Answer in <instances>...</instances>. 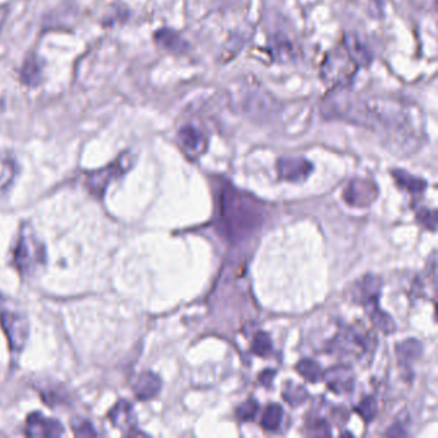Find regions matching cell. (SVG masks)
Returning <instances> with one entry per match:
<instances>
[{
	"instance_id": "obj_2",
	"label": "cell",
	"mask_w": 438,
	"mask_h": 438,
	"mask_svg": "<svg viewBox=\"0 0 438 438\" xmlns=\"http://www.w3.org/2000/svg\"><path fill=\"white\" fill-rule=\"evenodd\" d=\"M263 223V214L256 203L239 193L237 189L224 185L219 198V228L230 241L243 239Z\"/></svg>"
},
{
	"instance_id": "obj_24",
	"label": "cell",
	"mask_w": 438,
	"mask_h": 438,
	"mask_svg": "<svg viewBox=\"0 0 438 438\" xmlns=\"http://www.w3.org/2000/svg\"><path fill=\"white\" fill-rule=\"evenodd\" d=\"M355 411L367 423H370L371 420H374L376 415V398L371 396L362 398L360 403L355 406Z\"/></svg>"
},
{
	"instance_id": "obj_16",
	"label": "cell",
	"mask_w": 438,
	"mask_h": 438,
	"mask_svg": "<svg viewBox=\"0 0 438 438\" xmlns=\"http://www.w3.org/2000/svg\"><path fill=\"white\" fill-rule=\"evenodd\" d=\"M396 354L398 364L403 368H410L411 364L423 354V346L415 338H409L397 345Z\"/></svg>"
},
{
	"instance_id": "obj_18",
	"label": "cell",
	"mask_w": 438,
	"mask_h": 438,
	"mask_svg": "<svg viewBox=\"0 0 438 438\" xmlns=\"http://www.w3.org/2000/svg\"><path fill=\"white\" fill-rule=\"evenodd\" d=\"M154 39L159 45L170 52L180 53L185 49V42L183 40V38L179 34H176L173 30H160L156 33Z\"/></svg>"
},
{
	"instance_id": "obj_7",
	"label": "cell",
	"mask_w": 438,
	"mask_h": 438,
	"mask_svg": "<svg viewBox=\"0 0 438 438\" xmlns=\"http://www.w3.org/2000/svg\"><path fill=\"white\" fill-rule=\"evenodd\" d=\"M130 167H132V156L129 154H121L115 162L86 175L83 183L85 188L89 190L91 195L97 198H103L105 190L110 187L112 181L119 179L120 176L125 174Z\"/></svg>"
},
{
	"instance_id": "obj_25",
	"label": "cell",
	"mask_w": 438,
	"mask_h": 438,
	"mask_svg": "<svg viewBox=\"0 0 438 438\" xmlns=\"http://www.w3.org/2000/svg\"><path fill=\"white\" fill-rule=\"evenodd\" d=\"M258 411V403L253 398L247 400L246 403L239 405L236 414L241 422H250L253 420Z\"/></svg>"
},
{
	"instance_id": "obj_8",
	"label": "cell",
	"mask_w": 438,
	"mask_h": 438,
	"mask_svg": "<svg viewBox=\"0 0 438 438\" xmlns=\"http://www.w3.org/2000/svg\"><path fill=\"white\" fill-rule=\"evenodd\" d=\"M0 324L7 335L11 350L13 352H21L30 332L28 319L21 313L3 311L0 313Z\"/></svg>"
},
{
	"instance_id": "obj_5",
	"label": "cell",
	"mask_w": 438,
	"mask_h": 438,
	"mask_svg": "<svg viewBox=\"0 0 438 438\" xmlns=\"http://www.w3.org/2000/svg\"><path fill=\"white\" fill-rule=\"evenodd\" d=\"M13 263L18 272L25 275L33 274L45 264V248L28 225H25L20 233L14 248Z\"/></svg>"
},
{
	"instance_id": "obj_6",
	"label": "cell",
	"mask_w": 438,
	"mask_h": 438,
	"mask_svg": "<svg viewBox=\"0 0 438 438\" xmlns=\"http://www.w3.org/2000/svg\"><path fill=\"white\" fill-rule=\"evenodd\" d=\"M333 348L342 355L354 359H362L371 355L376 348V340L373 334L362 325H348L342 328L340 333L334 337Z\"/></svg>"
},
{
	"instance_id": "obj_12",
	"label": "cell",
	"mask_w": 438,
	"mask_h": 438,
	"mask_svg": "<svg viewBox=\"0 0 438 438\" xmlns=\"http://www.w3.org/2000/svg\"><path fill=\"white\" fill-rule=\"evenodd\" d=\"M26 434L30 437H59L63 434V427L54 419L34 413L28 417Z\"/></svg>"
},
{
	"instance_id": "obj_3",
	"label": "cell",
	"mask_w": 438,
	"mask_h": 438,
	"mask_svg": "<svg viewBox=\"0 0 438 438\" xmlns=\"http://www.w3.org/2000/svg\"><path fill=\"white\" fill-rule=\"evenodd\" d=\"M360 67L362 64L357 58L341 42L324 57L320 66V76L330 88L345 86L354 79Z\"/></svg>"
},
{
	"instance_id": "obj_11",
	"label": "cell",
	"mask_w": 438,
	"mask_h": 438,
	"mask_svg": "<svg viewBox=\"0 0 438 438\" xmlns=\"http://www.w3.org/2000/svg\"><path fill=\"white\" fill-rule=\"evenodd\" d=\"M321 379L327 383L328 388L333 391L337 395L348 393L354 388L355 384V373L348 365H337L328 369Z\"/></svg>"
},
{
	"instance_id": "obj_27",
	"label": "cell",
	"mask_w": 438,
	"mask_h": 438,
	"mask_svg": "<svg viewBox=\"0 0 438 438\" xmlns=\"http://www.w3.org/2000/svg\"><path fill=\"white\" fill-rule=\"evenodd\" d=\"M72 431L75 432V436H77V437H93V436L97 434L91 423L85 422V420L72 423Z\"/></svg>"
},
{
	"instance_id": "obj_28",
	"label": "cell",
	"mask_w": 438,
	"mask_h": 438,
	"mask_svg": "<svg viewBox=\"0 0 438 438\" xmlns=\"http://www.w3.org/2000/svg\"><path fill=\"white\" fill-rule=\"evenodd\" d=\"M13 179V167L11 163H0V190L6 188Z\"/></svg>"
},
{
	"instance_id": "obj_13",
	"label": "cell",
	"mask_w": 438,
	"mask_h": 438,
	"mask_svg": "<svg viewBox=\"0 0 438 438\" xmlns=\"http://www.w3.org/2000/svg\"><path fill=\"white\" fill-rule=\"evenodd\" d=\"M278 174L287 181H304L313 173V165L305 159L284 157L277 163Z\"/></svg>"
},
{
	"instance_id": "obj_29",
	"label": "cell",
	"mask_w": 438,
	"mask_h": 438,
	"mask_svg": "<svg viewBox=\"0 0 438 438\" xmlns=\"http://www.w3.org/2000/svg\"><path fill=\"white\" fill-rule=\"evenodd\" d=\"M313 434L315 436H330V428L324 420H318L313 425Z\"/></svg>"
},
{
	"instance_id": "obj_9",
	"label": "cell",
	"mask_w": 438,
	"mask_h": 438,
	"mask_svg": "<svg viewBox=\"0 0 438 438\" xmlns=\"http://www.w3.org/2000/svg\"><path fill=\"white\" fill-rule=\"evenodd\" d=\"M178 143L181 151L188 156L189 159L195 160L201 157L207 151L209 139L204 132H202L198 126L187 124L181 126L178 132Z\"/></svg>"
},
{
	"instance_id": "obj_19",
	"label": "cell",
	"mask_w": 438,
	"mask_h": 438,
	"mask_svg": "<svg viewBox=\"0 0 438 438\" xmlns=\"http://www.w3.org/2000/svg\"><path fill=\"white\" fill-rule=\"evenodd\" d=\"M283 419V408L279 403H270L261 417V425L266 431H277Z\"/></svg>"
},
{
	"instance_id": "obj_10",
	"label": "cell",
	"mask_w": 438,
	"mask_h": 438,
	"mask_svg": "<svg viewBox=\"0 0 438 438\" xmlns=\"http://www.w3.org/2000/svg\"><path fill=\"white\" fill-rule=\"evenodd\" d=\"M378 188L373 181L355 179L348 184L343 192V200L354 207H367L376 201Z\"/></svg>"
},
{
	"instance_id": "obj_1",
	"label": "cell",
	"mask_w": 438,
	"mask_h": 438,
	"mask_svg": "<svg viewBox=\"0 0 438 438\" xmlns=\"http://www.w3.org/2000/svg\"><path fill=\"white\" fill-rule=\"evenodd\" d=\"M348 117L376 130L393 132V135H406L408 130H411L413 121L417 120L408 105L391 99L368 98L348 102Z\"/></svg>"
},
{
	"instance_id": "obj_17",
	"label": "cell",
	"mask_w": 438,
	"mask_h": 438,
	"mask_svg": "<svg viewBox=\"0 0 438 438\" xmlns=\"http://www.w3.org/2000/svg\"><path fill=\"white\" fill-rule=\"evenodd\" d=\"M392 175L401 188L406 189L413 195H422L427 189V183L423 179H419L403 170H393Z\"/></svg>"
},
{
	"instance_id": "obj_31",
	"label": "cell",
	"mask_w": 438,
	"mask_h": 438,
	"mask_svg": "<svg viewBox=\"0 0 438 438\" xmlns=\"http://www.w3.org/2000/svg\"><path fill=\"white\" fill-rule=\"evenodd\" d=\"M388 436H393V437H398V436H406V432L403 431V427L400 425H395L391 427L390 431H388Z\"/></svg>"
},
{
	"instance_id": "obj_30",
	"label": "cell",
	"mask_w": 438,
	"mask_h": 438,
	"mask_svg": "<svg viewBox=\"0 0 438 438\" xmlns=\"http://www.w3.org/2000/svg\"><path fill=\"white\" fill-rule=\"evenodd\" d=\"M274 376H275V371L272 369H267L260 374V381H261V383H264L265 386H270L272 379H274Z\"/></svg>"
},
{
	"instance_id": "obj_23",
	"label": "cell",
	"mask_w": 438,
	"mask_h": 438,
	"mask_svg": "<svg viewBox=\"0 0 438 438\" xmlns=\"http://www.w3.org/2000/svg\"><path fill=\"white\" fill-rule=\"evenodd\" d=\"M272 342L269 334L264 333V332L256 333V335L253 337V342H252L253 354L260 356V357H266L272 352Z\"/></svg>"
},
{
	"instance_id": "obj_26",
	"label": "cell",
	"mask_w": 438,
	"mask_h": 438,
	"mask_svg": "<svg viewBox=\"0 0 438 438\" xmlns=\"http://www.w3.org/2000/svg\"><path fill=\"white\" fill-rule=\"evenodd\" d=\"M417 219L419 223L423 224L427 229L436 231L437 226V212L433 209H422L417 211Z\"/></svg>"
},
{
	"instance_id": "obj_14",
	"label": "cell",
	"mask_w": 438,
	"mask_h": 438,
	"mask_svg": "<svg viewBox=\"0 0 438 438\" xmlns=\"http://www.w3.org/2000/svg\"><path fill=\"white\" fill-rule=\"evenodd\" d=\"M162 382L160 376H156L152 371H144L132 383V392L140 401L152 400L160 393Z\"/></svg>"
},
{
	"instance_id": "obj_22",
	"label": "cell",
	"mask_w": 438,
	"mask_h": 438,
	"mask_svg": "<svg viewBox=\"0 0 438 438\" xmlns=\"http://www.w3.org/2000/svg\"><path fill=\"white\" fill-rule=\"evenodd\" d=\"M297 371L301 376L306 379L307 382L318 383L321 381V369H320L318 362H313L311 359H304L297 364Z\"/></svg>"
},
{
	"instance_id": "obj_4",
	"label": "cell",
	"mask_w": 438,
	"mask_h": 438,
	"mask_svg": "<svg viewBox=\"0 0 438 438\" xmlns=\"http://www.w3.org/2000/svg\"><path fill=\"white\" fill-rule=\"evenodd\" d=\"M381 288V279L369 274L362 278L360 283H357V301L368 311L373 325L384 334H391L396 330V325L390 315L382 311L379 307Z\"/></svg>"
},
{
	"instance_id": "obj_15",
	"label": "cell",
	"mask_w": 438,
	"mask_h": 438,
	"mask_svg": "<svg viewBox=\"0 0 438 438\" xmlns=\"http://www.w3.org/2000/svg\"><path fill=\"white\" fill-rule=\"evenodd\" d=\"M110 420L112 425L117 427L122 431L134 430L135 425V415L132 410V403L127 401H120L111 411H110Z\"/></svg>"
},
{
	"instance_id": "obj_21",
	"label": "cell",
	"mask_w": 438,
	"mask_h": 438,
	"mask_svg": "<svg viewBox=\"0 0 438 438\" xmlns=\"http://www.w3.org/2000/svg\"><path fill=\"white\" fill-rule=\"evenodd\" d=\"M282 396L284 398V401L289 403L291 406H299L302 403H305L309 397L307 391L299 386V384H294V383H287L283 392H282Z\"/></svg>"
},
{
	"instance_id": "obj_20",
	"label": "cell",
	"mask_w": 438,
	"mask_h": 438,
	"mask_svg": "<svg viewBox=\"0 0 438 438\" xmlns=\"http://www.w3.org/2000/svg\"><path fill=\"white\" fill-rule=\"evenodd\" d=\"M42 69L35 56H30L25 59L21 70V80L25 85H38L42 77Z\"/></svg>"
}]
</instances>
